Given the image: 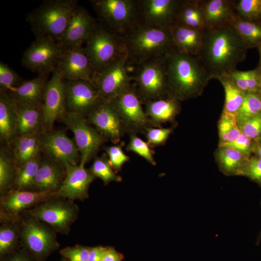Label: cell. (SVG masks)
Wrapping results in <instances>:
<instances>
[{"label":"cell","mask_w":261,"mask_h":261,"mask_svg":"<svg viewBox=\"0 0 261 261\" xmlns=\"http://www.w3.org/2000/svg\"><path fill=\"white\" fill-rule=\"evenodd\" d=\"M184 58L194 94L202 97L225 89L246 87L261 75L254 43L208 37Z\"/></svg>","instance_id":"1"},{"label":"cell","mask_w":261,"mask_h":261,"mask_svg":"<svg viewBox=\"0 0 261 261\" xmlns=\"http://www.w3.org/2000/svg\"><path fill=\"white\" fill-rule=\"evenodd\" d=\"M118 10L111 0H71L43 20L40 32L54 57H75L90 64Z\"/></svg>","instance_id":"2"},{"label":"cell","mask_w":261,"mask_h":261,"mask_svg":"<svg viewBox=\"0 0 261 261\" xmlns=\"http://www.w3.org/2000/svg\"><path fill=\"white\" fill-rule=\"evenodd\" d=\"M135 4L153 37L183 56L208 37L205 0H140Z\"/></svg>","instance_id":"3"},{"label":"cell","mask_w":261,"mask_h":261,"mask_svg":"<svg viewBox=\"0 0 261 261\" xmlns=\"http://www.w3.org/2000/svg\"><path fill=\"white\" fill-rule=\"evenodd\" d=\"M126 72L144 111L190 80L183 55L153 36H145Z\"/></svg>","instance_id":"4"},{"label":"cell","mask_w":261,"mask_h":261,"mask_svg":"<svg viewBox=\"0 0 261 261\" xmlns=\"http://www.w3.org/2000/svg\"><path fill=\"white\" fill-rule=\"evenodd\" d=\"M203 98L199 120L214 155L253 143L245 87L225 89Z\"/></svg>","instance_id":"5"},{"label":"cell","mask_w":261,"mask_h":261,"mask_svg":"<svg viewBox=\"0 0 261 261\" xmlns=\"http://www.w3.org/2000/svg\"><path fill=\"white\" fill-rule=\"evenodd\" d=\"M97 75L92 65L79 58L54 57L34 82L33 97L57 113L71 115L83 106Z\"/></svg>","instance_id":"6"},{"label":"cell","mask_w":261,"mask_h":261,"mask_svg":"<svg viewBox=\"0 0 261 261\" xmlns=\"http://www.w3.org/2000/svg\"><path fill=\"white\" fill-rule=\"evenodd\" d=\"M177 168L189 200H217L219 194L233 191L215 163L202 127L165 151Z\"/></svg>","instance_id":"7"},{"label":"cell","mask_w":261,"mask_h":261,"mask_svg":"<svg viewBox=\"0 0 261 261\" xmlns=\"http://www.w3.org/2000/svg\"><path fill=\"white\" fill-rule=\"evenodd\" d=\"M94 183L112 205L113 215L121 233L119 246L127 249L145 234L160 211L123 173L100 169Z\"/></svg>","instance_id":"8"},{"label":"cell","mask_w":261,"mask_h":261,"mask_svg":"<svg viewBox=\"0 0 261 261\" xmlns=\"http://www.w3.org/2000/svg\"><path fill=\"white\" fill-rule=\"evenodd\" d=\"M194 95L190 80L144 111L140 125L148 136L152 148L167 150L198 126L199 115L192 108Z\"/></svg>","instance_id":"9"},{"label":"cell","mask_w":261,"mask_h":261,"mask_svg":"<svg viewBox=\"0 0 261 261\" xmlns=\"http://www.w3.org/2000/svg\"><path fill=\"white\" fill-rule=\"evenodd\" d=\"M98 159L97 118L88 99L70 124L64 156L66 199L80 195L85 181H93L100 171Z\"/></svg>","instance_id":"10"},{"label":"cell","mask_w":261,"mask_h":261,"mask_svg":"<svg viewBox=\"0 0 261 261\" xmlns=\"http://www.w3.org/2000/svg\"><path fill=\"white\" fill-rule=\"evenodd\" d=\"M63 231L99 253L117 247L121 233L113 213L93 195L66 199L63 203Z\"/></svg>","instance_id":"11"},{"label":"cell","mask_w":261,"mask_h":261,"mask_svg":"<svg viewBox=\"0 0 261 261\" xmlns=\"http://www.w3.org/2000/svg\"><path fill=\"white\" fill-rule=\"evenodd\" d=\"M128 178L160 211L170 216L181 214L189 200L177 168L165 151L152 149Z\"/></svg>","instance_id":"12"},{"label":"cell","mask_w":261,"mask_h":261,"mask_svg":"<svg viewBox=\"0 0 261 261\" xmlns=\"http://www.w3.org/2000/svg\"><path fill=\"white\" fill-rule=\"evenodd\" d=\"M98 159L101 169L128 175L152 150L148 136L140 123L97 120Z\"/></svg>","instance_id":"13"},{"label":"cell","mask_w":261,"mask_h":261,"mask_svg":"<svg viewBox=\"0 0 261 261\" xmlns=\"http://www.w3.org/2000/svg\"><path fill=\"white\" fill-rule=\"evenodd\" d=\"M208 37L255 43L261 37V0H205Z\"/></svg>","instance_id":"14"},{"label":"cell","mask_w":261,"mask_h":261,"mask_svg":"<svg viewBox=\"0 0 261 261\" xmlns=\"http://www.w3.org/2000/svg\"><path fill=\"white\" fill-rule=\"evenodd\" d=\"M87 99L99 121H126L140 124L144 108L123 70L97 74Z\"/></svg>","instance_id":"15"},{"label":"cell","mask_w":261,"mask_h":261,"mask_svg":"<svg viewBox=\"0 0 261 261\" xmlns=\"http://www.w3.org/2000/svg\"><path fill=\"white\" fill-rule=\"evenodd\" d=\"M145 35L126 12L118 9L90 61L97 74L123 70L140 50Z\"/></svg>","instance_id":"16"},{"label":"cell","mask_w":261,"mask_h":261,"mask_svg":"<svg viewBox=\"0 0 261 261\" xmlns=\"http://www.w3.org/2000/svg\"><path fill=\"white\" fill-rule=\"evenodd\" d=\"M22 154L25 174L24 205L66 200L64 161Z\"/></svg>","instance_id":"17"},{"label":"cell","mask_w":261,"mask_h":261,"mask_svg":"<svg viewBox=\"0 0 261 261\" xmlns=\"http://www.w3.org/2000/svg\"><path fill=\"white\" fill-rule=\"evenodd\" d=\"M71 122V115L57 113L47 119L36 121L14 145L23 153L33 157L64 161Z\"/></svg>","instance_id":"18"},{"label":"cell","mask_w":261,"mask_h":261,"mask_svg":"<svg viewBox=\"0 0 261 261\" xmlns=\"http://www.w3.org/2000/svg\"><path fill=\"white\" fill-rule=\"evenodd\" d=\"M25 186L21 151L14 144L0 140V209L5 218L14 221L23 208Z\"/></svg>","instance_id":"19"},{"label":"cell","mask_w":261,"mask_h":261,"mask_svg":"<svg viewBox=\"0 0 261 261\" xmlns=\"http://www.w3.org/2000/svg\"><path fill=\"white\" fill-rule=\"evenodd\" d=\"M64 200L37 202L23 206L14 221L28 251L63 231Z\"/></svg>","instance_id":"20"},{"label":"cell","mask_w":261,"mask_h":261,"mask_svg":"<svg viewBox=\"0 0 261 261\" xmlns=\"http://www.w3.org/2000/svg\"><path fill=\"white\" fill-rule=\"evenodd\" d=\"M218 168L233 191L261 181V147L252 143L217 155Z\"/></svg>","instance_id":"21"},{"label":"cell","mask_w":261,"mask_h":261,"mask_svg":"<svg viewBox=\"0 0 261 261\" xmlns=\"http://www.w3.org/2000/svg\"><path fill=\"white\" fill-rule=\"evenodd\" d=\"M36 121L13 98L0 93V140L16 144Z\"/></svg>","instance_id":"22"},{"label":"cell","mask_w":261,"mask_h":261,"mask_svg":"<svg viewBox=\"0 0 261 261\" xmlns=\"http://www.w3.org/2000/svg\"><path fill=\"white\" fill-rule=\"evenodd\" d=\"M195 210L189 224L192 227L204 230L228 248L235 247L231 238V228L221 214L209 207L204 201H196Z\"/></svg>","instance_id":"23"},{"label":"cell","mask_w":261,"mask_h":261,"mask_svg":"<svg viewBox=\"0 0 261 261\" xmlns=\"http://www.w3.org/2000/svg\"><path fill=\"white\" fill-rule=\"evenodd\" d=\"M187 217L186 213L181 212L171 219L158 220L155 223L165 245L175 260L181 256L185 247L195 240V235L185 227V220Z\"/></svg>","instance_id":"24"},{"label":"cell","mask_w":261,"mask_h":261,"mask_svg":"<svg viewBox=\"0 0 261 261\" xmlns=\"http://www.w3.org/2000/svg\"><path fill=\"white\" fill-rule=\"evenodd\" d=\"M258 197L257 192L225 191L218 197L220 214L227 222L243 219L252 210Z\"/></svg>","instance_id":"25"},{"label":"cell","mask_w":261,"mask_h":261,"mask_svg":"<svg viewBox=\"0 0 261 261\" xmlns=\"http://www.w3.org/2000/svg\"><path fill=\"white\" fill-rule=\"evenodd\" d=\"M27 252L15 221L3 218L0 224V261H25Z\"/></svg>","instance_id":"26"},{"label":"cell","mask_w":261,"mask_h":261,"mask_svg":"<svg viewBox=\"0 0 261 261\" xmlns=\"http://www.w3.org/2000/svg\"><path fill=\"white\" fill-rule=\"evenodd\" d=\"M133 255L139 261H175L159 231L144 234Z\"/></svg>","instance_id":"27"},{"label":"cell","mask_w":261,"mask_h":261,"mask_svg":"<svg viewBox=\"0 0 261 261\" xmlns=\"http://www.w3.org/2000/svg\"><path fill=\"white\" fill-rule=\"evenodd\" d=\"M99 253L88 245L64 232L63 243L56 261H98Z\"/></svg>","instance_id":"28"},{"label":"cell","mask_w":261,"mask_h":261,"mask_svg":"<svg viewBox=\"0 0 261 261\" xmlns=\"http://www.w3.org/2000/svg\"><path fill=\"white\" fill-rule=\"evenodd\" d=\"M245 90L251 116L252 141L261 147V75L247 84Z\"/></svg>","instance_id":"29"},{"label":"cell","mask_w":261,"mask_h":261,"mask_svg":"<svg viewBox=\"0 0 261 261\" xmlns=\"http://www.w3.org/2000/svg\"><path fill=\"white\" fill-rule=\"evenodd\" d=\"M64 231L38 245L27 252L25 261H56L63 243Z\"/></svg>","instance_id":"30"},{"label":"cell","mask_w":261,"mask_h":261,"mask_svg":"<svg viewBox=\"0 0 261 261\" xmlns=\"http://www.w3.org/2000/svg\"><path fill=\"white\" fill-rule=\"evenodd\" d=\"M98 261H139L135 258L133 254L127 251V249L119 246L113 248L106 249L99 253Z\"/></svg>","instance_id":"31"},{"label":"cell","mask_w":261,"mask_h":261,"mask_svg":"<svg viewBox=\"0 0 261 261\" xmlns=\"http://www.w3.org/2000/svg\"><path fill=\"white\" fill-rule=\"evenodd\" d=\"M254 44H255V48H256L257 55H258L259 60H260L261 65V37L260 39H257V41H255Z\"/></svg>","instance_id":"32"}]
</instances>
